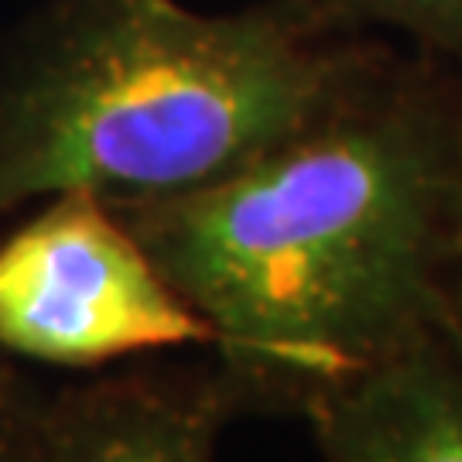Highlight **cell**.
Returning <instances> with one entry per match:
<instances>
[{"label":"cell","instance_id":"obj_9","mask_svg":"<svg viewBox=\"0 0 462 462\" xmlns=\"http://www.w3.org/2000/svg\"><path fill=\"white\" fill-rule=\"evenodd\" d=\"M452 301H456V319L462 322V247H459V264H456V284H452Z\"/></svg>","mask_w":462,"mask_h":462},{"label":"cell","instance_id":"obj_8","mask_svg":"<svg viewBox=\"0 0 462 462\" xmlns=\"http://www.w3.org/2000/svg\"><path fill=\"white\" fill-rule=\"evenodd\" d=\"M24 391H28V387H24V380L17 377L11 366L0 364V401H11V397L24 394Z\"/></svg>","mask_w":462,"mask_h":462},{"label":"cell","instance_id":"obj_3","mask_svg":"<svg viewBox=\"0 0 462 462\" xmlns=\"http://www.w3.org/2000/svg\"><path fill=\"white\" fill-rule=\"evenodd\" d=\"M192 312L93 192H62L0 244V349L69 370L206 353Z\"/></svg>","mask_w":462,"mask_h":462},{"label":"cell","instance_id":"obj_2","mask_svg":"<svg viewBox=\"0 0 462 462\" xmlns=\"http://www.w3.org/2000/svg\"><path fill=\"white\" fill-rule=\"evenodd\" d=\"M387 55L319 0H51L0 38V219L62 192L134 202L226 179Z\"/></svg>","mask_w":462,"mask_h":462},{"label":"cell","instance_id":"obj_7","mask_svg":"<svg viewBox=\"0 0 462 462\" xmlns=\"http://www.w3.org/2000/svg\"><path fill=\"white\" fill-rule=\"evenodd\" d=\"M28 394H32V391L11 397V401H0V462H14L17 418H21V408H24Z\"/></svg>","mask_w":462,"mask_h":462},{"label":"cell","instance_id":"obj_4","mask_svg":"<svg viewBox=\"0 0 462 462\" xmlns=\"http://www.w3.org/2000/svg\"><path fill=\"white\" fill-rule=\"evenodd\" d=\"M244 408L202 353L192 366H134L28 394L14 462H219V439Z\"/></svg>","mask_w":462,"mask_h":462},{"label":"cell","instance_id":"obj_6","mask_svg":"<svg viewBox=\"0 0 462 462\" xmlns=\"http://www.w3.org/2000/svg\"><path fill=\"white\" fill-rule=\"evenodd\" d=\"M353 28H394L425 55L462 66V0H319Z\"/></svg>","mask_w":462,"mask_h":462},{"label":"cell","instance_id":"obj_10","mask_svg":"<svg viewBox=\"0 0 462 462\" xmlns=\"http://www.w3.org/2000/svg\"><path fill=\"white\" fill-rule=\"evenodd\" d=\"M459 326H462V322H459Z\"/></svg>","mask_w":462,"mask_h":462},{"label":"cell","instance_id":"obj_5","mask_svg":"<svg viewBox=\"0 0 462 462\" xmlns=\"http://www.w3.org/2000/svg\"><path fill=\"white\" fill-rule=\"evenodd\" d=\"M301 418L322 462H462L459 319L315 394Z\"/></svg>","mask_w":462,"mask_h":462},{"label":"cell","instance_id":"obj_1","mask_svg":"<svg viewBox=\"0 0 462 462\" xmlns=\"http://www.w3.org/2000/svg\"><path fill=\"white\" fill-rule=\"evenodd\" d=\"M110 206L209 326L206 356L240 408L301 414L456 322L462 76L391 51L240 171Z\"/></svg>","mask_w":462,"mask_h":462}]
</instances>
